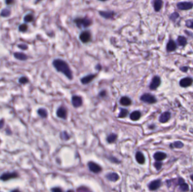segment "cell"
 <instances>
[{
	"mask_svg": "<svg viewBox=\"0 0 193 192\" xmlns=\"http://www.w3.org/2000/svg\"><path fill=\"white\" fill-rule=\"evenodd\" d=\"M128 111L126 109H124V108H121L120 109V113L119 114V116H118V117L119 118H125L128 115Z\"/></svg>",
	"mask_w": 193,
	"mask_h": 192,
	"instance_id": "26",
	"label": "cell"
},
{
	"mask_svg": "<svg viewBox=\"0 0 193 192\" xmlns=\"http://www.w3.org/2000/svg\"><path fill=\"white\" fill-rule=\"evenodd\" d=\"M171 146H173L172 147L176 148H181L184 147V144L182 143L181 141H175L173 144L171 145Z\"/></svg>",
	"mask_w": 193,
	"mask_h": 192,
	"instance_id": "30",
	"label": "cell"
},
{
	"mask_svg": "<svg viewBox=\"0 0 193 192\" xmlns=\"http://www.w3.org/2000/svg\"><path fill=\"white\" fill-rule=\"evenodd\" d=\"M56 116L59 118L66 119L67 117V111L66 108L63 106L59 107L56 111Z\"/></svg>",
	"mask_w": 193,
	"mask_h": 192,
	"instance_id": "11",
	"label": "cell"
},
{
	"mask_svg": "<svg viewBox=\"0 0 193 192\" xmlns=\"http://www.w3.org/2000/svg\"><path fill=\"white\" fill-rule=\"evenodd\" d=\"M10 15V10L8 9H3L1 13V15L3 17H7L9 16Z\"/></svg>",
	"mask_w": 193,
	"mask_h": 192,
	"instance_id": "33",
	"label": "cell"
},
{
	"mask_svg": "<svg viewBox=\"0 0 193 192\" xmlns=\"http://www.w3.org/2000/svg\"><path fill=\"white\" fill-rule=\"evenodd\" d=\"M62 135H63V136H61L62 138H63L64 140H67L69 139V136L68 135V134L66 133H63L62 134Z\"/></svg>",
	"mask_w": 193,
	"mask_h": 192,
	"instance_id": "39",
	"label": "cell"
},
{
	"mask_svg": "<svg viewBox=\"0 0 193 192\" xmlns=\"http://www.w3.org/2000/svg\"><path fill=\"white\" fill-rule=\"evenodd\" d=\"M161 185V181L160 180H156L151 181L149 185V189L151 190H155L158 189Z\"/></svg>",
	"mask_w": 193,
	"mask_h": 192,
	"instance_id": "16",
	"label": "cell"
},
{
	"mask_svg": "<svg viewBox=\"0 0 193 192\" xmlns=\"http://www.w3.org/2000/svg\"><path fill=\"white\" fill-rule=\"evenodd\" d=\"M140 100L142 102L147 103L149 104H152L156 103L157 100L154 96L149 93H145L140 97Z\"/></svg>",
	"mask_w": 193,
	"mask_h": 192,
	"instance_id": "3",
	"label": "cell"
},
{
	"mask_svg": "<svg viewBox=\"0 0 193 192\" xmlns=\"http://www.w3.org/2000/svg\"><path fill=\"white\" fill-rule=\"evenodd\" d=\"M167 157V154L163 152H156L154 155V158L157 161H161Z\"/></svg>",
	"mask_w": 193,
	"mask_h": 192,
	"instance_id": "19",
	"label": "cell"
},
{
	"mask_svg": "<svg viewBox=\"0 0 193 192\" xmlns=\"http://www.w3.org/2000/svg\"><path fill=\"white\" fill-rule=\"evenodd\" d=\"M180 17L179 14L177 12H174L172 14H171V15L169 16V19L171 21H172L173 22H175L176 20Z\"/></svg>",
	"mask_w": 193,
	"mask_h": 192,
	"instance_id": "29",
	"label": "cell"
},
{
	"mask_svg": "<svg viewBox=\"0 0 193 192\" xmlns=\"http://www.w3.org/2000/svg\"><path fill=\"white\" fill-rule=\"evenodd\" d=\"M177 42L178 45L180 46H181V47H185L188 44L186 38L183 36V35H179L177 38Z\"/></svg>",
	"mask_w": 193,
	"mask_h": 192,
	"instance_id": "20",
	"label": "cell"
},
{
	"mask_svg": "<svg viewBox=\"0 0 193 192\" xmlns=\"http://www.w3.org/2000/svg\"><path fill=\"white\" fill-rule=\"evenodd\" d=\"M141 117V113L138 111H135L132 112L130 115V118L133 121H136L138 120Z\"/></svg>",
	"mask_w": 193,
	"mask_h": 192,
	"instance_id": "22",
	"label": "cell"
},
{
	"mask_svg": "<svg viewBox=\"0 0 193 192\" xmlns=\"http://www.w3.org/2000/svg\"><path fill=\"white\" fill-rule=\"evenodd\" d=\"M6 3H8V4H10V3H13V1H6Z\"/></svg>",
	"mask_w": 193,
	"mask_h": 192,
	"instance_id": "44",
	"label": "cell"
},
{
	"mask_svg": "<svg viewBox=\"0 0 193 192\" xmlns=\"http://www.w3.org/2000/svg\"><path fill=\"white\" fill-rule=\"evenodd\" d=\"M11 192H20V191H19V190H17V189H16V190H14L12 191H11Z\"/></svg>",
	"mask_w": 193,
	"mask_h": 192,
	"instance_id": "43",
	"label": "cell"
},
{
	"mask_svg": "<svg viewBox=\"0 0 193 192\" xmlns=\"http://www.w3.org/2000/svg\"><path fill=\"white\" fill-rule=\"evenodd\" d=\"M135 159L137 162L139 164H144L145 162V158L144 154L141 152H137L135 154Z\"/></svg>",
	"mask_w": 193,
	"mask_h": 192,
	"instance_id": "23",
	"label": "cell"
},
{
	"mask_svg": "<svg viewBox=\"0 0 193 192\" xmlns=\"http://www.w3.org/2000/svg\"><path fill=\"white\" fill-rule=\"evenodd\" d=\"M176 6L180 10H189L193 8V3L191 2H180L177 3Z\"/></svg>",
	"mask_w": 193,
	"mask_h": 192,
	"instance_id": "5",
	"label": "cell"
},
{
	"mask_svg": "<svg viewBox=\"0 0 193 192\" xmlns=\"http://www.w3.org/2000/svg\"><path fill=\"white\" fill-rule=\"evenodd\" d=\"M163 2L161 0H155L154 1L153 6L154 10L156 12H159L163 7Z\"/></svg>",
	"mask_w": 193,
	"mask_h": 192,
	"instance_id": "21",
	"label": "cell"
},
{
	"mask_svg": "<svg viewBox=\"0 0 193 192\" xmlns=\"http://www.w3.org/2000/svg\"><path fill=\"white\" fill-rule=\"evenodd\" d=\"M99 95L101 96V97H105V95H106V91H101V92H100Z\"/></svg>",
	"mask_w": 193,
	"mask_h": 192,
	"instance_id": "42",
	"label": "cell"
},
{
	"mask_svg": "<svg viewBox=\"0 0 193 192\" xmlns=\"http://www.w3.org/2000/svg\"><path fill=\"white\" fill-rule=\"evenodd\" d=\"M161 84V79L159 76H155L152 78L149 85V88L151 90H155Z\"/></svg>",
	"mask_w": 193,
	"mask_h": 192,
	"instance_id": "4",
	"label": "cell"
},
{
	"mask_svg": "<svg viewBox=\"0 0 193 192\" xmlns=\"http://www.w3.org/2000/svg\"><path fill=\"white\" fill-rule=\"evenodd\" d=\"M178 185H180V190L183 192L188 191L189 190V186L185 182L183 179L179 178L178 179Z\"/></svg>",
	"mask_w": 193,
	"mask_h": 192,
	"instance_id": "17",
	"label": "cell"
},
{
	"mask_svg": "<svg viewBox=\"0 0 193 192\" xmlns=\"http://www.w3.org/2000/svg\"><path fill=\"white\" fill-rule=\"evenodd\" d=\"M71 102H72V105L75 108L80 107L83 104V100L82 98L77 95H74L71 99Z\"/></svg>",
	"mask_w": 193,
	"mask_h": 192,
	"instance_id": "8",
	"label": "cell"
},
{
	"mask_svg": "<svg viewBox=\"0 0 193 192\" xmlns=\"http://www.w3.org/2000/svg\"><path fill=\"white\" fill-rule=\"evenodd\" d=\"M88 167L90 171L95 173H99L102 171V168L101 167V166H99L98 164H96V163L94 162H89Z\"/></svg>",
	"mask_w": 193,
	"mask_h": 192,
	"instance_id": "10",
	"label": "cell"
},
{
	"mask_svg": "<svg viewBox=\"0 0 193 192\" xmlns=\"http://www.w3.org/2000/svg\"><path fill=\"white\" fill-rule=\"evenodd\" d=\"M185 25L188 28L193 29V19H190L186 20Z\"/></svg>",
	"mask_w": 193,
	"mask_h": 192,
	"instance_id": "32",
	"label": "cell"
},
{
	"mask_svg": "<svg viewBox=\"0 0 193 192\" xmlns=\"http://www.w3.org/2000/svg\"><path fill=\"white\" fill-rule=\"evenodd\" d=\"M27 28H28V27L27 25L26 24H23L20 25V26H19V29L21 32H25L27 30Z\"/></svg>",
	"mask_w": 193,
	"mask_h": 192,
	"instance_id": "35",
	"label": "cell"
},
{
	"mask_svg": "<svg viewBox=\"0 0 193 192\" xmlns=\"http://www.w3.org/2000/svg\"><path fill=\"white\" fill-rule=\"evenodd\" d=\"M193 83V79L191 77H187L184 78L180 81V86L182 87H188L190 86Z\"/></svg>",
	"mask_w": 193,
	"mask_h": 192,
	"instance_id": "7",
	"label": "cell"
},
{
	"mask_svg": "<svg viewBox=\"0 0 193 192\" xmlns=\"http://www.w3.org/2000/svg\"><path fill=\"white\" fill-rule=\"evenodd\" d=\"M52 192H63L62 189L59 188H54L52 189Z\"/></svg>",
	"mask_w": 193,
	"mask_h": 192,
	"instance_id": "38",
	"label": "cell"
},
{
	"mask_svg": "<svg viewBox=\"0 0 193 192\" xmlns=\"http://www.w3.org/2000/svg\"><path fill=\"white\" fill-rule=\"evenodd\" d=\"M33 20V16L32 14H28V15H26L24 18V20L25 22L29 23L31 22H32Z\"/></svg>",
	"mask_w": 193,
	"mask_h": 192,
	"instance_id": "31",
	"label": "cell"
},
{
	"mask_svg": "<svg viewBox=\"0 0 193 192\" xmlns=\"http://www.w3.org/2000/svg\"><path fill=\"white\" fill-rule=\"evenodd\" d=\"M171 113L169 112H164L161 114L159 118V121L160 123H164L167 122L171 118Z\"/></svg>",
	"mask_w": 193,
	"mask_h": 192,
	"instance_id": "12",
	"label": "cell"
},
{
	"mask_svg": "<svg viewBox=\"0 0 193 192\" xmlns=\"http://www.w3.org/2000/svg\"><path fill=\"white\" fill-rule=\"evenodd\" d=\"M18 176V173L15 172H6L3 173L2 175L0 176V179L2 181H7L12 179H15Z\"/></svg>",
	"mask_w": 193,
	"mask_h": 192,
	"instance_id": "6",
	"label": "cell"
},
{
	"mask_svg": "<svg viewBox=\"0 0 193 192\" xmlns=\"http://www.w3.org/2000/svg\"><path fill=\"white\" fill-rule=\"evenodd\" d=\"M177 49V45L172 39H170V40L168 42L166 46L167 51L170 52H173L176 50Z\"/></svg>",
	"mask_w": 193,
	"mask_h": 192,
	"instance_id": "13",
	"label": "cell"
},
{
	"mask_svg": "<svg viewBox=\"0 0 193 192\" xmlns=\"http://www.w3.org/2000/svg\"><path fill=\"white\" fill-rule=\"evenodd\" d=\"M120 103L121 105L123 106H129L132 104L131 99L127 97H121L120 100Z\"/></svg>",
	"mask_w": 193,
	"mask_h": 192,
	"instance_id": "24",
	"label": "cell"
},
{
	"mask_svg": "<svg viewBox=\"0 0 193 192\" xmlns=\"http://www.w3.org/2000/svg\"><path fill=\"white\" fill-rule=\"evenodd\" d=\"M14 57L20 60H26L27 59V55L21 52H15L14 54Z\"/></svg>",
	"mask_w": 193,
	"mask_h": 192,
	"instance_id": "25",
	"label": "cell"
},
{
	"mask_svg": "<svg viewBox=\"0 0 193 192\" xmlns=\"http://www.w3.org/2000/svg\"><path fill=\"white\" fill-rule=\"evenodd\" d=\"M191 179L193 181V175H192L191 176Z\"/></svg>",
	"mask_w": 193,
	"mask_h": 192,
	"instance_id": "46",
	"label": "cell"
},
{
	"mask_svg": "<svg viewBox=\"0 0 193 192\" xmlns=\"http://www.w3.org/2000/svg\"><path fill=\"white\" fill-rule=\"evenodd\" d=\"M154 166L155 169L157 170H159L161 168H162V163H161L159 161H157V162L154 163Z\"/></svg>",
	"mask_w": 193,
	"mask_h": 192,
	"instance_id": "34",
	"label": "cell"
},
{
	"mask_svg": "<svg viewBox=\"0 0 193 192\" xmlns=\"http://www.w3.org/2000/svg\"><path fill=\"white\" fill-rule=\"evenodd\" d=\"M79 38L82 42L87 43L90 40L91 34L89 31H84L80 34Z\"/></svg>",
	"mask_w": 193,
	"mask_h": 192,
	"instance_id": "9",
	"label": "cell"
},
{
	"mask_svg": "<svg viewBox=\"0 0 193 192\" xmlns=\"http://www.w3.org/2000/svg\"><path fill=\"white\" fill-rule=\"evenodd\" d=\"M18 47L21 49L23 50H26L28 48L27 46L26 45H24V44H20V45H18Z\"/></svg>",
	"mask_w": 193,
	"mask_h": 192,
	"instance_id": "40",
	"label": "cell"
},
{
	"mask_svg": "<svg viewBox=\"0 0 193 192\" xmlns=\"http://www.w3.org/2000/svg\"><path fill=\"white\" fill-rule=\"evenodd\" d=\"M116 139H117V135L115 134H110L107 138V140L109 143H114Z\"/></svg>",
	"mask_w": 193,
	"mask_h": 192,
	"instance_id": "27",
	"label": "cell"
},
{
	"mask_svg": "<svg viewBox=\"0 0 193 192\" xmlns=\"http://www.w3.org/2000/svg\"><path fill=\"white\" fill-rule=\"evenodd\" d=\"M106 178L111 181L115 182L119 179V176L116 172H111L106 175Z\"/></svg>",
	"mask_w": 193,
	"mask_h": 192,
	"instance_id": "18",
	"label": "cell"
},
{
	"mask_svg": "<svg viewBox=\"0 0 193 192\" xmlns=\"http://www.w3.org/2000/svg\"><path fill=\"white\" fill-rule=\"evenodd\" d=\"M75 23L76 24L78 28H87L91 26L92 21L88 17H83V18H77L75 20Z\"/></svg>",
	"mask_w": 193,
	"mask_h": 192,
	"instance_id": "2",
	"label": "cell"
},
{
	"mask_svg": "<svg viewBox=\"0 0 193 192\" xmlns=\"http://www.w3.org/2000/svg\"><path fill=\"white\" fill-rule=\"evenodd\" d=\"M38 115L42 118H46L48 116V112L44 108H40L38 110Z\"/></svg>",
	"mask_w": 193,
	"mask_h": 192,
	"instance_id": "28",
	"label": "cell"
},
{
	"mask_svg": "<svg viewBox=\"0 0 193 192\" xmlns=\"http://www.w3.org/2000/svg\"><path fill=\"white\" fill-rule=\"evenodd\" d=\"M189 69V67H181L180 68V70L182 71V72H187Z\"/></svg>",
	"mask_w": 193,
	"mask_h": 192,
	"instance_id": "37",
	"label": "cell"
},
{
	"mask_svg": "<svg viewBox=\"0 0 193 192\" xmlns=\"http://www.w3.org/2000/svg\"><path fill=\"white\" fill-rule=\"evenodd\" d=\"M53 65L58 72L63 74L69 80H72L73 74L72 70L66 62L62 59H56L53 62Z\"/></svg>",
	"mask_w": 193,
	"mask_h": 192,
	"instance_id": "1",
	"label": "cell"
},
{
	"mask_svg": "<svg viewBox=\"0 0 193 192\" xmlns=\"http://www.w3.org/2000/svg\"><path fill=\"white\" fill-rule=\"evenodd\" d=\"M4 120L3 119H1L0 120V129H2V128L4 126Z\"/></svg>",
	"mask_w": 193,
	"mask_h": 192,
	"instance_id": "41",
	"label": "cell"
},
{
	"mask_svg": "<svg viewBox=\"0 0 193 192\" xmlns=\"http://www.w3.org/2000/svg\"><path fill=\"white\" fill-rule=\"evenodd\" d=\"M96 77V75L94 74H90L89 75L86 76L82 78L81 80V82L84 84V85H87L89 83H90Z\"/></svg>",
	"mask_w": 193,
	"mask_h": 192,
	"instance_id": "14",
	"label": "cell"
},
{
	"mask_svg": "<svg viewBox=\"0 0 193 192\" xmlns=\"http://www.w3.org/2000/svg\"><path fill=\"white\" fill-rule=\"evenodd\" d=\"M99 15L107 19H111L114 17L115 13L113 11H99Z\"/></svg>",
	"mask_w": 193,
	"mask_h": 192,
	"instance_id": "15",
	"label": "cell"
},
{
	"mask_svg": "<svg viewBox=\"0 0 193 192\" xmlns=\"http://www.w3.org/2000/svg\"><path fill=\"white\" fill-rule=\"evenodd\" d=\"M19 82H20V83L25 84V83H27V82H28V80L27 78H26V77H21L20 79H19Z\"/></svg>",
	"mask_w": 193,
	"mask_h": 192,
	"instance_id": "36",
	"label": "cell"
},
{
	"mask_svg": "<svg viewBox=\"0 0 193 192\" xmlns=\"http://www.w3.org/2000/svg\"><path fill=\"white\" fill-rule=\"evenodd\" d=\"M67 192H74V191L72 190H69L67 191Z\"/></svg>",
	"mask_w": 193,
	"mask_h": 192,
	"instance_id": "45",
	"label": "cell"
}]
</instances>
